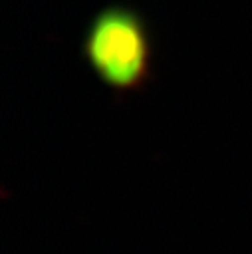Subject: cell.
<instances>
[{
	"label": "cell",
	"instance_id": "1",
	"mask_svg": "<svg viewBox=\"0 0 252 254\" xmlns=\"http://www.w3.org/2000/svg\"><path fill=\"white\" fill-rule=\"evenodd\" d=\"M81 58L101 85L117 95L143 89L153 75V36L131 4L109 2L87 22Z\"/></svg>",
	"mask_w": 252,
	"mask_h": 254
}]
</instances>
